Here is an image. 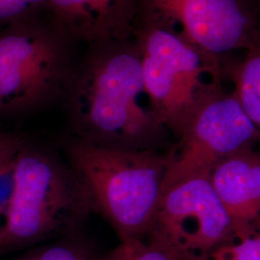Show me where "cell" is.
Segmentation results:
<instances>
[{"label":"cell","mask_w":260,"mask_h":260,"mask_svg":"<svg viewBox=\"0 0 260 260\" xmlns=\"http://www.w3.org/2000/svg\"><path fill=\"white\" fill-rule=\"evenodd\" d=\"M206 260H260V234L252 233L211 251Z\"/></svg>","instance_id":"obj_15"},{"label":"cell","mask_w":260,"mask_h":260,"mask_svg":"<svg viewBox=\"0 0 260 260\" xmlns=\"http://www.w3.org/2000/svg\"><path fill=\"white\" fill-rule=\"evenodd\" d=\"M207 257V256H206ZM206 257L149 238L120 242L99 260H206Z\"/></svg>","instance_id":"obj_12"},{"label":"cell","mask_w":260,"mask_h":260,"mask_svg":"<svg viewBox=\"0 0 260 260\" xmlns=\"http://www.w3.org/2000/svg\"><path fill=\"white\" fill-rule=\"evenodd\" d=\"M19 153L0 158V229L4 223L6 209L12 194L14 170Z\"/></svg>","instance_id":"obj_16"},{"label":"cell","mask_w":260,"mask_h":260,"mask_svg":"<svg viewBox=\"0 0 260 260\" xmlns=\"http://www.w3.org/2000/svg\"><path fill=\"white\" fill-rule=\"evenodd\" d=\"M246 55L235 73V91L233 94L260 131V31L255 34L250 46L245 49Z\"/></svg>","instance_id":"obj_11"},{"label":"cell","mask_w":260,"mask_h":260,"mask_svg":"<svg viewBox=\"0 0 260 260\" xmlns=\"http://www.w3.org/2000/svg\"><path fill=\"white\" fill-rule=\"evenodd\" d=\"M24 145V142L16 135L0 133V158L18 154Z\"/></svg>","instance_id":"obj_17"},{"label":"cell","mask_w":260,"mask_h":260,"mask_svg":"<svg viewBox=\"0 0 260 260\" xmlns=\"http://www.w3.org/2000/svg\"><path fill=\"white\" fill-rule=\"evenodd\" d=\"M92 47L65 88L78 138L117 149H148L165 127L146 91L136 41Z\"/></svg>","instance_id":"obj_1"},{"label":"cell","mask_w":260,"mask_h":260,"mask_svg":"<svg viewBox=\"0 0 260 260\" xmlns=\"http://www.w3.org/2000/svg\"><path fill=\"white\" fill-rule=\"evenodd\" d=\"M258 131L233 93L218 87L198 103L169 156L164 187L191 177H209L224 158L245 149Z\"/></svg>","instance_id":"obj_6"},{"label":"cell","mask_w":260,"mask_h":260,"mask_svg":"<svg viewBox=\"0 0 260 260\" xmlns=\"http://www.w3.org/2000/svg\"><path fill=\"white\" fill-rule=\"evenodd\" d=\"M92 209L91 198L73 168L24 145L15 164L0 251L74 233Z\"/></svg>","instance_id":"obj_3"},{"label":"cell","mask_w":260,"mask_h":260,"mask_svg":"<svg viewBox=\"0 0 260 260\" xmlns=\"http://www.w3.org/2000/svg\"><path fill=\"white\" fill-rule=\"evenodd\" d=\"M210 180L237 239L252 234V223L260 215V158L242 149L219 162Z\"/></svg>","instance_id":"obj_10"},{"label":"cell","mask_w":260,"mask_h":260,"mask_svg":"<svg viewBox=\"0 0 260 260\" xmlns=\"http://www.w3.org/2000/svg\"><path fill=\"white\" fill-rule=\"evenodd\" d=\"M93 247L75 236L53 242L29 252L20 260H99Z\"/></svg>","instance_id":"obj_13"},{"label":"cell","mask_w":260,"mask_h":260,"mask_svg":"<svg viewBox=\"0 0 260 260\" xmlns=\"http://www.w3.org/2000/svg\"><path fill=\"white\" fill-rule=\"evenodd\" d=\"M138 30L134 35L153 111L165 128L180 135L198 103L219 86V59L165 30Z\"/></svg>","instance_id":"obj_4"},{"label":"cell","mask_w":260,"mask_h":260,"mask_svg":"<svg viewBox=\"0 0 260 260\" xmlns=\"http://www.w3.org/2000/svg\"><path fill=\"white\" fill-rule=\"evenodd\" d=\"M144 26L165 30L214 58L245 50L258 32L244 0H138Z\"/></svg>","instance_id":"obj_7"},{"label":"cell","mask_w":260,"mask_h":260,"mask_svg":"<svg viewBox=\"0 0 260 260\" xmlns=\"http://www.w3.org/2000/svg\"><path fill=\"white\" fill-rule=\"evenodd\" d=\"M47 9V0H0V28L37 19Z\"/></svg>","instance_id":"obj_14"},{"label":"cell","mask_w":260,"mask_h":260,"mask_svg":"<svg viewBox=\"0 0 260 260\" xmlns=\"http://www.w3.org/2000/svg\"><path fill=\"white\" fill-rule=\"evenodd\" d=\"M71 167L120 242L144 239L156 212L169 156L106 147L82 138L69 146Z\"/></svg>","instance_id":"obj_2"},{"label":"cell","mask_w":260,"mask_h":260,"mask_svg":"<svg viewBox=\"0 0 260 260\" xmlns=\"http://www.w3.org/2000/svg\"><path fill=\"white\" fill-rule=\"evenodd\" d=\"M52 23L70 40L91 46L129 40L138 0H47Z\"/></svg>","instance_id":"obj_9"},{"label":"cell","mask_w":260,"mask_h":260,"mask_svg":"<svg viewBox=\"0 0 260 260\" xmlns=\"http://www.w3.org/2000/svg\"><path fill=\"white\" fill-rule=\"evenodd\" d=\"M70 39L37 19L0 28V115L25 111L65 91Z\"/></svg>","instance_id":"obj_5"},{"label":"cell","mask_w":260,"mask_h":260,"mask_svg":"<svg viewBox=\"0 0 260 260\" xmlns=\"http://www.w3.org/2000/svg\"><path fill=\"white\" fill-rule=\"evenodd\" d=\"M145 238L204 257L237 239L210 176L187 178L165 188Z\"/></svg>","instance_id":"obj_8"}]
</instances>
